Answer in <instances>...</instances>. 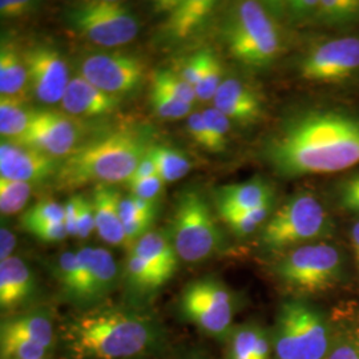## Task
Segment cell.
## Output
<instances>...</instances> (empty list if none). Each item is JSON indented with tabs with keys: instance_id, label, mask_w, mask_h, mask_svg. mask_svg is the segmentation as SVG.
<instances>
[{
	"instance_id": "46",
	"label": "cell",
	"mask_w": 359,
	"mask_h": 359,
	"mask_svg": "<svg viewBox=\"0 0 359 359\" xmlns=\"http://www.w3.org/2000/svg\"><path fill=\"white\" fill-rule=\"evenodd\" d=\"M36 3L28 0H1L0 1V13L3 18L13 19L20 18L29 13Z\"/></svg>"
},
{
	"instance_id": "28",
	"label": "cell",
	"mask_w": 359,
	"mask_h": 359,
	"mask_svg": "<svg viewBox=\"0 0 359 359\" xmlns=\"http://www.w3.org/2000/svg\"><path fill=\"white\" fill-rule=\"evenodd\" d=\"M34 109L27 108L25 102L0 97V133L7 142H13L23 136L29 127Z\"/></svg>"
},
{
	"instance_id": "8",
	"label": "cell",
	"mask_w": 359,
	"mask_h": 359,
	"mask_svg": "<svg viewBox=\"0 0 359 359\" xmlns=\"http://www.w3.org/2000/svg\"><path fill=\"white\" fill-rule=\"evenodd\" d=\"M271 274L297 295L318 294L342 281L345 261L334 245H302L280 255L271 265Z\"/></svg>"
},
{
	"instance_id": "21",
	"label": "cell",
	"mask_w": 359,
	"mask_h": 359,
	"mask_svg": "<svg viewBox=\"0 0 359 359\" xmlns=\"http://www.w3.org/2000/svg\"><path fill=\"white\" fill-rule=\"evenodd\" d=\"M35 293V277L20 257L0 262V308L13 311L28 302Z\"/></svg>"
},
{
	"instance_id": "23",
	"label": "cell",
	"mask_w": 359,
	"mask_h": 359,
	"mask_svg": "<svg viewBox=\"0 0 359 359\" xmlns=\"http://www.w3.org/2000/svg\"><path fill=\"white\" fill-rule=\"evenodd\" d=\"M0 334L35 342L50 351L53 348L56 339L51 313L44 309H35L7 317L1 322Z\"/></svg>"
},
{
	"instance_id": "34",
	"label": "cell",
	"mask_w": 359,
	"mask_h": 359,
	"mask_svg": "<svg viewBox=\"0 0 359 359\" xmlns=\"http://www.w3.org/2000/svg\"><path fill=\"white\" fill-rule=\"evenodd\" d=\"M333 197L339 209L359 216V168L334 182Z\"/></svg>"
},
{
	"instance_id": "24",
	"label": "cell",
	"mask_w": 359,
	"mask_h": 359,
	"mask_svg": "<svg viewBox=\"0 0 359 359\" xmlns=\"http://www.w3.org/2000/svg\"><path fill=\"white\" fill-rule=\"evenodd\" d=\"M226 344L225 359H271V337L255 322L234 326Z\"/></svg>"
},
{
	"instance_id": "3",
	"label": "cell",
	"mask_w": 359,
	"mask_h": 359,
	"mask_svg": "<svg viewBox=\"0 0 359 359\" xmlns=\"http://www.w3.org/2000/svg\"><path fill=\"white\" fill-rule=\"evenodd\" d=\"M154 129L142 124L118 126L83 142L65 157L55 176V187L74 191L84 185L128 182L154 145Z\"/></svg>"
},
{
	"instance_id": "18",
	"label": "cell",
	"mask_w": 359,
	"mask_h": 359,
	"mask_svg": "<svg viewBox=\"0 0 359 359\" xmlns=\"http://www.w3.org/2000/svg\"><path fill=\"white\" fill-rule=\"evenodd\" d=\"M213 200L221 216L225 213L248 212L270 205L274 200V192L268 181L255 177L219 187L213 192Z\"/></svg>"
},
{
	"instance_id": "17",
	"label": "cell",
	"mask_w": 359,
	"mask_h": 359,
	"mask_svg": "<svg viewBox=\"0 0 359 359\" xmlns=\"http://www.w3.org/2000/svg\"><path fill=\"white\" fill-rule=\"evenodd\" d=\"M120 102V97L96 88L79 75L71 79L60 104L65 114L72 117H100L114 114Z\"/></svg>"
},
{
	"instance_id": "45",
	"label": "cell",
	"mask_w": 359,
	"mask_h": 359,
	"mask_svg": "<svg viewBox=\"0 0 359 359\" xmlns=\"http://www.w3.org/2000/svg\"><path fill=\"white\" fill-rule=\"evenodd\" d=\"M28 233L35 236L38 240L43 243H60L68 236L65 229V222H52V224H40L26 229Z\"/></svg>"
},
{
	"instance_id": "44",
	"label": "cell",
	"mask_w": 359,
	"mask_h": 359,
	"mask_svg": "<svg viewBox=\"0 0 359 359\" xmlns=\"http://www.w3.org/2000/svg\"><path fill=\"white\" fill-rule=\"evenodd\" d=\"M205 57L206 50L194 53L182 62V65L180 67V71L177 72L180 76L182 77L185 81H188L194 88L198 84L200 77L203 75Z\"/></svg>"
},
{
	"instance_id": "25",
	"label": "cell",
	"mask_w": 359,
	"mask_h": 359,
	"mask_svg": "<svg viewBox=\"0 0 359 359\" xmlns=\"http://www.w3.org/2000/svg\"><path fill=\"white\" fill-rule=\"evenodd\" d=\"M130 252L142 257L145 262L164 274L168 280L172 278L179 268L180 258L175 246L170 238L160 231L145 233Z\"/></svg>"
},
{
	"instance_id": "26",
	"label": "cell",
	"mask_w": 359,
	"mask_h": 359,
	"mask_svg": "<svg viewBox=\"0 0 359 359\" xmlns=\"http://www.w3.org/2000/svg\"><path fill=\"white\" fill-rule=\"evenodd\" d=\"M28 86V74L23 55L8 43H1L0 50V95L3 99L25 102ZM26 103V102H25Z\"/></svg>"
},
{
	"instance_id": "9",
	"label": "cell",
	"mask_w": 359,
	"mask_h": 359,
	"mask_svg": "<svg viewBox=\"0 0 359 359\" xmlns=\"http://www.w3.org/2000/svg\"><path fill=\"white\" fill-rule=\"evenodd\" d=\"M65 20L77 35L107 48L128 44L140 28L136 15L115 0L72 3L65 8Z\"/></svg>"
},
{
	"instance_id": "30",
	"label": "cell",
	"mask_w": 359,
	"mask_h": 359,
	"mask_svg": "<svg viewBox=\"0 0 359 359\" xmlns=\"http://www.w3.org/2000/svg\"><path fill=\"white\" fill-rule=\"evenodd\" d=\"M126 276L130 287L140 293H154L169 281L164 274L133 252H129L126 262Z\"/></svg>"
},
{
	"instance_id": "10",
	"label": "cell",
	"mask_w": 359,
	"mask_h": 359,
	"mask_svg": "<svg viewBox=\"0 0 359 359\" xmlns=\"http://www.w3.org/2000/svg\"><path fill=\"white\" fill-rule=\"evenodd\" d=\"M179 310L185 321L218 341H226L234 329L236 299L217 278L204 277L188 283L180 294Z\"/></svg>"
},
{
	"instance_id": "43",
	"label": "cell",
	"mask_w": 359,
	"mask_h": 359,
	"mask_svg": "<svg viewBox=\"0 0 359 359\" xmlns=\"http://www.w3.org/2000/svg\"><path fill=\"white\" fill-rule=\"evenodd\" d=\"M163 185H164V181L158 175L128 184L129 189L132 192L130 194L144 200L154 201V203H156V200L158 198L160 193L163 191Z\"/></svg>"
},
{
	"instance_id": "12",
	"label": "cell",
	"mask_w": 359,
	"mask_h": 359,
	"mask_svg": "<svg viewBox=\"0 0 359 359\" xmlns=\"http://www.w3.org/2000/svg\"><path fill=\"white\" fill-rule=\"evenodd\" d=\"M80 71L92 86L121 99L140 88L145 65L133 55L112 52L90 55L83 62Z\"/></svg>"
},
{
	"instance_id": "4",
	"label": "cell",
	"mask_w": 359,
	"mask_h": 359,
	"mask_svg": "<svg viewBox=\"0 0 359 359\" xmlns=\"http://www.w3.org/2000/svg\"><path fill=\"white\" fill-rule=\"evenodd\" d=\"M221 36L231 57L252 69L268 68L283 50L276 19L253 0L231 4L221 23Z\"/></svg>"
},
{
	"instance_id": "6",
	"label": "cell",
	"mask_w": 359,
	"mask_h": 359,
	"mask_svg": "<svg viewBox=\"0 0 359 359\" xmlns=\"http://www.w3.org/2000/svg\"><path fill=\"white\" fill-rule=\"evenodd\" d=\"M333 325L301 297L285 299L278 308L271 337L274 359H326Z\"/></svg>"
},
{
	"instance_id": "19",
	"label": "cell",
	"mask_w": 359,
	"mask_h": 359,
	"mask_svg": "<svg viewBox=\"0 0 359 359\" xmlns=\"http://www.w3.org/2000/svg\"><path fill=\"white\" fill-rule=\"evenodd\" d=\"M217 3L213 0L175 1L168 11L164 35L172 43H180L197 35L208 25Z\"/></svg>"
},
{
	"instance_id": "36",
	"label": "cell",
	"mask_w": 359,
	"mask_h": 359,
	"mask_svg": "<svg viewBox=\"0 0 359 359\" xmlns=\"http://www.w3.org/2000/svg\"><path fill=\"white\" fill-rule=\"evenodd\" d=\"M222 65L217 55L210 50H206L205 65L198 84L196 86L197 99L213 100L219 86L222 84Z\"/></svg>"
},
{
	"instance_id": "14",
	"label": "cell",
	"mask_w": 359,
	"mask_h": 359,
	"mask_svg": "<svg viewBox=\"0 0 359 359\" xmlns=\"http://www.w3.org/2000/svg\"><path fill=\"white\" fill-rule=\"evenodd\" d=\"M28 86L40 103H62L71 81L68 65L60 52L46 44H36L23 53Z\"/></svg>"
},
{
	"instance_id": "16",
	"label": "cell",
	"mask_w": 359,
	"mask_h": 359,
	"mask_svg": "<svg viewBox=\"0 0 359 359\" xmlns=\"http://www.w3.org/2000/svg\"><path fill=\"white\" fill-rule=\"evenodd\" d=\"M213 107L231 121L255 124L264 116V102L252 86L237 77H226L219 86Z\"/></svg>"
},
{
	"instance_id": "37",
	"label": "cell",
	"mask_w": 359,
	"mask_h": 359,
	"mask_svg": "<svg viewBox=\"0 0 359 359\" xmlns=\"http://www.w3.org/2000/svg\"><path fill=\"white\" fill-rule=\"evenodd\" d=\"M152 86L173 95L184 103L192 104L197 99L196 88L180 76L177 72L170 69L157 71L152 79Z\"/></svg>"
},
{
	"instance_id": "42",
	"label": "cell",
	"mask_w": 359,
	"mask_h": 359,
	"mask_svg": "<svg viewBox=\"0 0 359 359\" xmlns=\"http://www.w3.org/2000/svg\"><path fill=\"white\" fill-rule=\"evenodd\" d=\"M187 126H188L189 135L192 136L196 144H198L200 147L205 148L210 152H216V145H215L213 137L210 135V130L208 128L203 112H196L189 116Z\"/></svg>"
},
{
	"instance_id": "35",
	"label": "cell",
	"mask_w": 359,
	"mask_h": 359,
	"mask_svg": "<svg viewBox=\"0 0 359 359\" xmlns=\"http://www.w3.org/2000/svg\"><path fill=\"white\" fill-rule=\"evenodd\" d=\"M50 350L35 342L26 341L13 335L0 334V357L1 359H47Z\"/></svg>"
},
{
	"instance_id": "33",
	"label": "cell",
	"mask_w": 359,
	"mask_h": 359,
	"mask_svg": "<svg viewBox=\"0 0 359 359\" xmlns=\"http://www.w3.org/2000/svg\"><path fill=\"white\" fill-rule=\"evenodd\" d=\"M326 359H359V326L333 325V341Z\"/></svg>"
},
{
	"instance_id": "31",
	"label": "cell",
	"mask_w": 359,
	"mask_h": 359,
	"mask_svg": "<svg viewBox=\"0 0 359 359\" xmlns=\"http://www.w3.org/2000/svg\"><path fill=\"white\" fill-rule=\"evenodd\" d=\"M271 208L273 204L261 206L248 212L225 213V215H221V218L237 237L244 238L253 234L255 231L265 225V222L271 216Z\"/></svg>"
},
{
	"instance_id": "2",
	"label": "cell",
	"mask_w": 359,
	"mask_h": 359,
	"mask_svg": "<svg viewBox=\"0 0 359 359\" xmlns=\"http://www.w3.org/2000/svg\"><path fill=\"white\" fill-rule=\"evenodd\" d=\"M62 337L71 359H136L161 346L164 329L144 310L97 305L72 316Z\"/></svg>"
},
{
	"instance_id": "29",
	"label": "cell",
	"mask_w": 359,
	"mask_h": 359,
	"mask_svg": "<svg viewBox=\"0 0 359 359\" xmlns=\"http://www.w3.org/2000/svg\"><path fill=\"white\" fill-rule=\"evenodd\" d=\"M148 156L154 160L157 175L164 182H173L185 177L192 168L189 158L185 154L168 145L154 144Z\"/></svg>"
},
{
	"instance_id": "27",
	"label": "cell",
	"mask_w": 359,
	"mask_h": 359,
	"mask_svg": "<svg viewBox=\"0 0 359 359\" xmlns=\"http://www.w3.org/2000/svg\"><path fill=\"white\" fill-rule=\"evenodd\" d=\"M359 25V0H318L308 26L348 27Z\"/></svg>"
},
{
	"instance_id": "41",
	"label": "cell",
	"mask_w": 359,
	"mask_h": 359,
	"mask_svg": "<svg viewBox=\"0 0 359 359\" xmlns=\"http://www.w3.org/2000/svg\"><path fill=\"white\" fill-rule=\"evenodd\" d=\"M77 205V237L86 240L90 233L96 231L95 226V213L92 198L86 197L84 194H75Z\"/></svg>"
},
{
	"instance_id": "48",
	"label": "cell",
	"mask_w": 359,
	"mask_h": 359,
	"mask_svg": "<svg viewBox=\"0 0 359 359\" xmlns=\"http://www.w3.org/2000/svg\"><path fill=\"white\" fill-rule=\"evenodd\" d=\"M16 236L8 228L0 229V262L13 257L16 248Z\"/></svg>"
},
{
	"instance_id": "7",
	"label": "cell",
	"mask_w": 359,
	"mask_h": 359,
	"mask_svg": "<svg viewBox=\"0 0 359 359\" xmlns=\"http://www.w3.org/2000/svg\"><path fill=\"white\" fill-rule=\"evenodd\" d=\"M169 238L180 259L188 264L206 261L224 249V233L205 194L197 187H189L179 193Z\"/></svg>"
},
{
	"instance_id": "15",
	"label": "cell",
	"mask_w": 359,
	"mask_h": 359,
	"mask_svg": "<svg viewBox=\"0 0 359 359\" xmlns=\"http://www.w3.org/2000/svg\"><path fill=\"white\" fill-rule=\"evenodd\" d=\"M62 160L7 140L0 144V176L22 182H41L56 176Z\"/></svg>"
},
{
	"instance_id": "32",
	"label": "cell",
	"mask_w": 359,
	"mask_h": 359,
	"mask_svg": "<svg viewBox=\"0 0 359 359\" xmlns=\"http://www.w3.org/2000/svg\"><path fill=\"white\" fill-rule=\"evenodd\" d=\"M32 193V184L0 176V212L3 216L23 210Z\"/></svg>"
},
{
	"instance_id": "13",
	"label": "cell",
	"mask_w": 359,
	"mask_h": 359,
	"mask_svg": "<svg viewBox=\"0 0 359 359\" xmlns=\"http://www.w3.org/2000/svg\"><path fill=\"white\" fill-rule=\"evenodd\" d=\"M11 142L63 160L75 152L83 142L75 117L65 112L35 111L26 133Z\"/></svg>"
},
{
	"instance_id": "49",
	"label": "cell",
	"mask_w": 359,
	"mask_h": 359,
	"mask_svg": "<svg viewBox=\"0 0 359 359\" xmlns=\"http://www.w3.org/2000/svg\"><path fill=\"white\" fill-rule=\"evenodd\" d=\"M157 175V168L154 165V161L147 154L145 158L139 164V167L136 168L135 173L132 175V177L129 182H135V181H140V180L148 179Z\"/></svg>"
},
{
	"instance_id": "50",
	"label": "cell",
	"mask_w": 359,
	"mask_h": 359,
	"mask_svg": "<svg viewBox=\"0 0 359 359\" xmlns=\"http://www.w3.org/2000/svg\"><path fill=\"white\" fill-rule=\"evenodd\" d=\"M350 238H351V246H353V252L355 257V264L359 270V219L354 222V225L351 226L350 231Z\"/></svg>"
},
{
	"instance_id": "5",
	"label": "cell",
	"mask_w": 359,
	"mask_h": 359,
	"mask_svg": "<svg viewBox=\"0 0 359 359\" xmlns=\"http://www.w3.org/2000/svg\"><path fill=\"white\" fill-rule=\"evenodd\" d=\"M334 231L333 218L314 193L290 196L259 229L258 244L277 256L302 245L321 243Z\"/></svg>"
},
{
	"instance_id": "11",
	"label": "cell",
	"mask_w": 359,
	"mask_h": 359,
	"mask_svg": "<svg viewBox=\"0 0 359 359\" xmlns=\"http://www.w3.org/2000/svg\"><path fill=\"white\" fill-rule=\"evenodd\" d=\"M298 74L317 84L344 83L359 74V36L323 39L309 47L298 60Z\"/></svg>"
},
{
	"instance_id": "1",
	"label": "cell",
	"mask_w": 359,
	"mask_h": 359,
	"mask_svg": "<svg viewBox=\"0 0 359 359\" xmlns=\"http://www.w3.org/2000/svg\"><path fill=\"white\" fill-rule=\"evenodd\" d=\"M278 176L298 179L359 165V111L342 104H308L287 112L261 145Z\"/></svg>"
},
{
	"instance_id": "20",
	"label": "cell",
	"mask_w": 359,
	"mask_h": 359,
	"mask_svg": "<svg viewBox=\"0 0 359 359\" xmlns=\"http://www.w3.org/2000/svg\"><path fill=\"white\" fill-rule=\"evenodd\" d=\"M79 253L83 257L88 273L83 308H93L115 287L118 268L114 256L103 248L86 246L79 249Z\"/></svg>"
},
{
	"instance_id": "39",
	"label": "cell",
	"mask_w": 359,
	"mask_h": 359,
	"mask_svg": "<svg viewBox=\"0 0 359 359\" xmlns=\"http://www.w3.org/2000/svg\"><path fill=\"white\" fill-rule=\"evenodd\" d=\"M151 103L156 115L163 118H181L192 109V104L184 103L173 95L154 86L151 90Z\"/></svg>"
},
{
	"instance_id": "47",
	"label": "cell",
	"mask_w": 359,
	"mask_h": 359,
	"mask_svg": "<svg viewBox=\"0 0 359 359\" xmlns=\"http://www.w3.org/2000/svg\"><path fill=\"white\" fill-rule=\"evenodd\" d=\"M65 225L68 236L77 237V205L76 197L72 196L65 204Z\"/></svg>"
},
{
	"instance_id": "51",
	"label": "cell",
	"mask_w": 359,
	"mask_h": 359,
	"mask_svg": "<svg viewBox=\"0 0 359 359\" xmlns=\"http://www.w3.org/2000/svg\"><path fill=\"white\" fill-rule=\"evenodd\" d=\"M176 359H208L206 357H203V355H200V354H185V355H182V357H179V358Z\"/></svg>"
},
{
	"instance_id": "38",
	"label": "cell",
	"mask_w": 359,
	"mask_h": 359,
	"mask_svg": "<svg viewBox=\"0 0 359 359\" xmlns=\"http://www.w3.org/2000/svg\"><path fill=\"white\" fill-rule=\"evenodd\" d=\"M65 205L53 200H41L38 204L29 208L20 219L23 229L26 231L31 226L40 224H52V222H65Z\"/></svg>"
},
{
	"instance_id": "22",
	"label": "cell",
	"mask_w": 359,
	"mask_h": 359,
	"mask_svg": "<svg viewBox=\"0 0 359 359\" xmlns=\"http://www.w3.org/2000/svg\"><path fill=\"white\" fill-rule=\"evenodd\" d=\"M95 226L107 244L126 245L124 225L118 213L121 196L112 185H97L92 192Z\"/></svg>"
},
{
	"instance_id": "40",
	"label": "cell",
	"mask_w": 359,
	"mask_h": 359,
	"mask_svg": "<svg viewBox=\"0 0 359 359\" xmlns=\"http://www.w3.org/2000/svg\"><path fill=\"white\" fill-rule=\"evenodd\" d=\"M203 116L205 118L208 128L210 130V135L213 137V142L216 145V152L225 151L226 144H228V135L231 128V120L215 107L204 109Z\"/></svg>"
}]
</instances>
